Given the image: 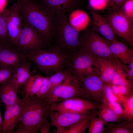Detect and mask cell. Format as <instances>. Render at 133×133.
Wrapping results in <instances>:
<instances>
[{"label": "cell", "instance_id": "cell-1", "mask_svg": "<svg viewBox=\"0 0 133 133\" xmlns=\"http://www.w3.org/2000/svg\"><path fill=\"white\" fill-rule=\"evenodd\" d=\"M51 31L49 47L66 55L79 50V31L71 24L67 13H60L54 16Z\"/></svg>", "mask_w": 133, "mask_h": 133}, {"label": "cell", "instance_id": "cell-2", "mask_svg": "<svg viewBox=\"0 0 133 133\" xmlns=\"http://www.w3.org/2000/svg\"><path fill=\"white\" fill-rule=\"evenodd\" d=\"M24 99L20 121L13 133H36L46 121L50 105L44 99L34 95Z\"/></svg>", "mask_w": 133, "mask_h": 133}, {"label": "cell", "instance_id": "cell-3", "mask_svg": "<svg viewBox=\"0 0 133 133\" xmlns=\"http://www.w3.org/2000/svg\"><path fill=\"white\" fill-rule=\"evenodd\" d=\"M22 23H27L36 29L49 43L54 16L47 12L39 3L32 0H20Z\"/></svg>", "mask_w": 133, "mask_h": 133}, {"label": "cell", "instance_id": "cell-4", "mask_svg": "<svg viewBox=\"0 0 133 133\" xmlns=\"http://www.w3.org/2000/svg\"><path fill=\"white\" fill-rule=\"evenodd\" d=\"M42 73L49 76L57 70L64 67L67 55L55 48L40 49L26 55Z\"/></svg>", "mask_w": 133, "mask_h": 133}, {"label": "cell", "instance_id": "cell-5", "mask_svg": "<svg viewBox=\"0 0 133 133\" xmlns=\"http://www.w3.org/2000/svg\"><path fill=\"white\" fill-rule=\"evenodd\" d=\"M96 57L79 50L66 56L64 67L78 80L91 74L96 73Z\"/></svg>", "mask_w": 133, "mask_h": 133}, {"label": "cell", "instance_id": "cell-6", "mask_svg": "<svg viewBox=\"0 0 133 133\" xmlns=\"http://www.w3.org/2000/svg\"><path fill=\"white\" fill-rule=\"evenodd\" d=\"M110 43L90 28L80 34L79 50L97 58H111L114 57L111 52Z\"/></svg>", "mask_w": 133, "mask_h": 133}, {"label": "cell", "instance_id": "cell-7", "mask_svg": "<svg viewBox=\"0 0 133 133\" xmlns=\"http://www.w3.org/2000/svg\"><path fill=\"white\" fill-rule=\"evenodd\" d=\"M73 97L83 98L78 80L67 70L62 82L50 92L44 99L50 105Z\"/></svg>", "mask_w": 133, "mask_h": 133}, {"label": "cell", "instance_id": "cell-8", "mask_svg": "<svg viewBox=\"0 0 133 133\" xmlns=\"http://www.w3.org/2000/svg\"><path fill=\"white\" fill-rule=\"evenodd\" d=\"M22 28L15 45L22 53L26 55L40 49L48 48V42L35 29L22 22Z\"/></svg>", "mask_w": 133, "mask_h": 133}, {"label": "cell", "instance_id": "cell-9", "mask_svg": "<svg viewBox=\"0 0 133 133\" xmlns=\"http://www.w3.org/2000/svg\"><path fill=\"white\" fill-rule=\"evenodd\" d=\"M83 98L100 104L104 97V84L96 73L78 80Z\"/></svg>", "mask_w": 133, "mask_h": 133}, {"label": "cell", "instance_id": "cell-10", "mask_svg": "<svg viewBox=\"0 0 133 133\" xmlns=\"http://www.w3.org/2000/svg\"><path fill=\"white\" fill-rule=\"evenodd\" d=\"M115 35L126 40L133 46V21L119 9L111 11L106 18Z\"/></svg>", "mask_w": 133, "mask_h": 133}, {"label": "cell", "instance_id": "cell-11", "mask_svg": "<svg viewBox=\"0 0 133 133\" xmlns=\"http://www.w3.org/2000/svg\"><path fill=\"white\" fill-rule=\"evenodd\" d=\"M100 105L83 98L73 97L50 105V110L60 112L83 113L98 109Z\"/></svg>", "mask_w": 133, "mask_h": 133}, {"label": "cell", "instance_id": "cell-12", "mask_svg": "<svg viewBox=\"0 0 133 133\" xmlns=\"http://www.w3.org/2000/svg\"><path fill=\"white\" fill-rule=\"evenodd\" d=\"M0 13L5 21L11 43L15 45L22 28L20 0L10 8L3 9Z\"/></svg>", "mask_w": 133, "mask_h": 133}, {"label": "cell", "instance_id": "cell-13", "mask_svg": "<svg viewBox=\"0 0 133 133\" xmlns=\"http://www.w3.org/2000/svg\"><path fill=\"white\" fill-rule=\"evenodd\" d=\"M29 60L15 45L10 42H0V68L10 67L15 69Z\"/></svg>", "mask_w": 133, "mask_h": 133}, {"label": "cell", "instance_id": "cell-14", "mask_svg": "<svg viewBox=\"0 0 133 133\" xmlns=\"http://www.w3.org/2000/svg\"><path fill=\"white\" fill-rule=\"evenodd\" d=\"M93 111L92 112L77 114L50 110L48 116L50 119L51 126L56 128L54 132L60 133L64 128L90 115Z\"/></svg>", "mask_w": 133, "mask_h": 133}, {"label": "cell", "instance_id": "cell-15", "mask_svg": "<svg viewBox=\"0 0 133 133\" xmlns=\"http://www.w3.org/2000/svg\"><path fill=\"white\" fill-rule=\"evenodd\" d=\"M24 100L23 98L17 103L5 106L0 133H13L20 121Z\"/></svg>", "mask_w": 133, "mask_h": 133}, {"label": "cell", "instance_id": "cell-16", "mask_svg": "<svg viewBox=\"0 0 133 133\" xmlns=\"http://www.w3.org/2000/svg\"><path fill=\"white\" fill-rule=\"evenodd\" d=\"M39 3L48 14L54 16L62 13L74 11L80 5L81 0H39Z\"/></svg>", "mask_w": 133, "mask_h": 133}, {"label": "cell", "instance_id": "cell-17", "mask_svg": "<svg viewBox=\"0 0 133 133\" xmlns=\"http://www.w3.org/2000/svg\"><path fill=\"white\" fill-rule=\"evenodd\" d=\"M118 60L114 57L96 58L95 64L96 72L104 84L111 85L112 80Z\"/></svg>", "mask_w": 133, "mask_h": 133}, {"label": "cell", "instance_id": "cell-18", "mask_svg": "<svg viewBox=\"0 0 133 133\" xmlns=\"http://www.w3.org/2000/svg\"><path fill=\"white\" fill-rule=\"evenodd\" d=\"M92 29L101 35L110 43L118 41L115 35L107 20L97 12H91Z\"/></svg>", "mask_w": 133, "mask_h": 133}, {"label": "cell", "instance_id": "cell-19", "mask_svg": "<svg viewBox=\"0 0 133 133\" xmlns=\"http://www.w3.org/2000/svg\"><path fill=\"white\" fill-rule=\"evenodd\" d=\"M31 61L29 60L20 65L14 70L8 82L17 90L25 84L31 76Z\"/></svg>", "mask_w": 133, "mask_h": 133}, {"label": "cell", "instance_id": "cell-20", "mask_svg": "<svg viewBox=\"0 0 133 133\" xmlns=\"http://www.w3.org/2000/svg\"><path fill=\"white\" fill-rule=\"evenodd\" d=\"M113 56L125 64L133 61V50L118 41L110 44Z\"/></svg>", "mask_w": 133, "mask_h": 133}, {"label": "cell", "instance_id": "cell-21", "mask_svg": "<svg viewBox=\"0 0 133 133\" xmlns=\"http://www.w3.org/2000/svg\"><path fill=\"white\" fill-rule=\"evenodd\" d=\"M17 91L8 81L0 86V101L5 106L18 102L21 99L18 97Z\"/></svg>", "mask_w": 133, "mask_h": 133}, {"label": "cell", "instance_id": "cell-22", "mask_svg": "<svg viewBox=\"0 0 133 133\" xmlns=\"http://www.w3.org/2000/svg\"><path fill=\"white\" fill-rule=\"evenodd\" d=\"M44 77L37 74L31 75L24 85V97L28 98L36 95L43 83Z\"/></svg>", "mask_w": 133, "mask_h": 133}, {"label": "cell", "instance_id": "cell-23", "mask_svg": "<svg viewBox=\"0 0 133 133\" xmlns=\"http://www.w3.org/2000/svg\"><path fill=\"white\" fill-rule=\"evenodd\" d=\"M73 11L68 18L70 23L79 31L84 30L89 24V19L88 15L80 10H75Z\"/></svg>", "mask_w": 133, "mask_h": 133}, {"label": "cell", "instance_id": "cell-24", "mask_svg": "<svg viewBox=\"0 0 133 133\" xmlns=\"http://www.w3.org/2000/svg\"><path fill=\"white\" fill-rule=\"evenodd\" d=\"M97 111L94 110L89 116L78 121L72 125L63 129L60 133H82L89 127L90 119Z\"/></svg>", "mask_w": 133, "mask_h": 133}, {"label": "cell", "instance_id": "cell-25", "mask_svg": "<svg viewBox=\"0 0 133 133\" xmlns=\"http://www.w3.org/2000/svg\"><path fill=\"white\" fill-rule=\"evenodd\" d=\"M97 111L98 117L107 122H119L121 119L116 115L108 107L107 101L104 95L102 102Z\"/></svg>", "mask_w": 133, "mask_h": 133}, {"label": "cell", "instance_id": "cell-26", "mask_svg": "<svg viewBox=\"0 0 133 133\" xmlns=\"http://www.w3.org/2000/svg\"><path fill=\"white\" fill-rule=\"evenodd\" d=\"M121 62L118 61L111 81V85H120L132 89L133 83L127 78L121 67Z\"/></svg>", "mask_w": 133, "mask_h": 133}, {"label": "cell", "instance_id": "cell-27", "mask_svg": "<svg viewBox=\"0 0 133 133\" xmlns=\"http://www.w3.org/2000/svg\"><path fill=\"white\" fill-rule=\"evenodd\" d=\"M127 121L117 124H110L104 128L103 133H133V122Z\"/></svg>", "mask_w": 133, "mask_h": 133}, {"label": "cell", "instance_id": "cell-28", "mask_svg": "<svg viewBox=\"0 0 133 133\" xmlns=\"http://www.w3.org/2000/svg\"><path fill=\"white\" fill-rule=\"evenodd\" d=\"M124 111V118L131 122L133 119V94L132 92L121 103Z\"/></svg>", "mask_w": 133, "mask_h": 133}, {"label": "cell", "instance_id": "cell-29", "mask_svg": "<svg viewBox=\"0 0 133 133\" xmlns=\"http://www.w3.org/2000/svg\"><path fill=\"white\" fill-rule=\"evenodd\" d=\"M97 114L91 118L89 126L88 133H103L104 126L107 122L103 119L96 116Z\"/></svg>", "mask_w": 133, "mask_h": 133}, {"label": "cell", "instance_id": "cell-30", "mask_svg": "<svg viewBox=\"0 0 133 133\" xmlns=\"http://www.w3.org/2000/svg\"><path fill=\"white\" fill-rule=\"evenodd\" d=\"M67 71V70L64 67L57 70L49 76L51 84L49 92L61 83L65 77Z\"/></svg>", "mask_w": 133, "mask_h": 133}, {"label": "cell", "instance_id": "cell-31", "mask_svg": "<svg viewBox=\"0 0 133 133\" xmlns=\"http://www.w3.org/2000/svg\"><path fill=\"white\" fill-rule=\"evenodd\" d=\"M113 92L123 100L130 94L131 90L121 85L112 84L110 85Z\"/></svg>", "mask_w": 133, "mask_h": 133}, {"label": "cell", "instance_id": "cell-32", "mask_svg": "<svg viewBox=\"0 0 133 133\" xmlns=\"http://www.w3.org/2000/svg\"><path fill=\"white\" fill-rule=\"evenodd\" d=\"M0 42L4 43H11L5 21L0 13Z\"/></svg>", "mask_w": 133, "mask_h": 133}, {"label": "cell", "instance_id": "cell-33", "mask_svg": "<svg viewBox=\"0 0 133 133\" xmlns=\"http://www.w3.org/2000/svg\"><path fill=\"white\" fill-rule=\"evenodd\" d=\"M104 93L107 101L117 102L121 104L123 100L113 92L110 85H104Z\"/></svg>", "mask_w": 133, "mask_h": 133}, {"label": "cell", "instance_id": "cell-34", "mask_svg": "<svg viewBox=\"0 0 133 133\" xmlns=\"http://www.w3.org/2000/svg\"><path fill=\"white\" fill-rule=\"evenodd\" d=\"M50 87L49 76L44 77L43 83L35 95L39 98L44 99L49 93Z\"/></svg>", "mask_w": 133, "mask_h": 133}, {"label": "cell", "instance_id": "cell-35", "mask_svg": "<svg viewBox=\"0 0 133 133\" xmlns=\"http://www.w3.org/2000/svg\"><path fill=\"white\" fill-rule=\"evenodd\" d=\"M108 0H89V4L93 10L100 11L108 7Z\"/></svg>", "mask_w": 133, "mask_h": 133}, {"label": "cell", "instance_id": "cell-36", "mask_svg": "<svg viewBox=\"0 0 133 133\" xmlns=\"http://www.w3.org/2000/svg\"><path fill=\"white\" fill-rule=\"evenodd\" d=\"M120 10L125 16L133 21V0H127Z\"/></svg>", "mask_w": 133, "mask_h": 133}, {"label": "cell", "instance_id": "cell-37", "mask_svg": "<svg viewBox=\"0 0 133 133\" xmlns=\"http://www.w3.org/2000/svg\"><path fill=\"white\" fill-rule=\"evenodd\" d=\"M107 103L108 107L116 115L121 119L124 118L123 110L120 103L107 101Z\"/></svg>", "mask_w": 133, "mask_h": 133}, {"label": "cell", "instance_id": "cell-38", "mask_svg": "<svg viewBox=\"0 0 133 133\" xmlns=\"http://www.w3.org/2000/svg\"><path fill=\"white\" fill-rule=\"evenodd\" d=\"M15 69L10 67L0 68V84L8 81L11 77Z\"/></svg>", "mask_w": 133, "mask_h": 133}, {"label": "cell", "instance_id": "cell-39", "mask_svg": "<svg viewBox=\"0 0 133 133\" xmlns=\"http://www.w3.org/2000/svg\"><path fill=\"white\" fill-rule=\"evenodd\" d=\"M127 0H108V7L112 11L119 10Z\"/></svg>", "mask_w": 133, "mask_h": 133}, {"label": "cell", "instance_id": "cell-40", "mask_svg": "<svg viewBox=\"0 0 133 133\" xmlns=\"http://www.w3.org/2000/svg\"><path fill=\"white\" fill-rule=\"evenodd\" d=\"M50 123L47 119L41 126L39 130L40 133H49L51 126Z\"/></svg>", "mask_w": 133, "mask_h": 133}, {"label": "cell", "instance_id": "cell-41", "mask_svg": "<svg viewBox=\"0 0 133 133\" xmlns=\"http://www.w3.org/2000/svg\"><path fill=\"white\" fill-rule=\"evenodd\" d=\"M6 3V0H0V9L4 8Z\"/></svg>", "mask_w": 133, "mask_h": 133}, {"label": "cell", "instance_id": "cell-42", "mask_svg": "<svg viewBox=\"0 0 133 133\" xmlns=\"http://www.w3.org/2000/svg\"><path fill=\"white\" fill-rule=\"evenodd\" d=\"M129 64V65L128 67L130 68L133 70V61L130 62Z\"/></svg>", "mask_w": 133, "mask_h": 133}, {"label": "cell", "instance_id": "cell-43", "mask_svg": "<svg viewBox=\"0 0 133 133\" xmlns=\"http://www.w3.org/2000/svg\"><path fill=\"white\" fill-rule=\"evenodd\" d=\"M2 119L1 113L0 110V130L2 123Z\"/></svg>", "mask_w": 133, "mask_h": 133}]
</instances>
